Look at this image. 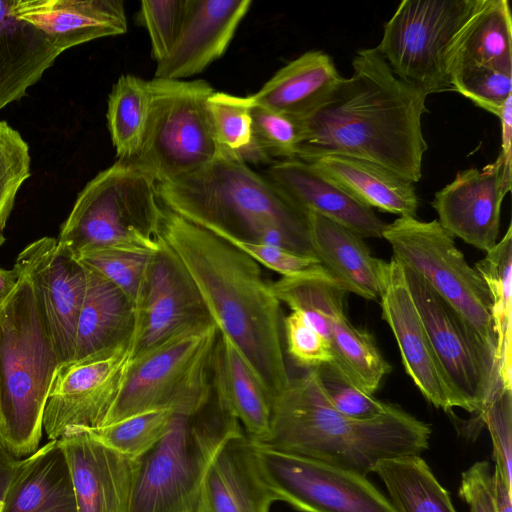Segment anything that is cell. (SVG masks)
Wrapping results in <instances>:
<instances>
[{
  "mask_svg": "<svg viewBox=\"0 0 512 512\" xmlns=\"http://www.w3.org/2000/svg\"><path fill=\"white\" fill-rule=\"evenodd\" d=\"M352 69L323 106L300 119L296 159L352 157L416 184L428 149L421 123L428 95L398 77L376 48L358 50Z\"/></svg>",
  "mask_w": 512,
  "mask_h": 512,
  "instance_id": "obj_1",
  "label": "cell"
},
{
  "mask_svg": "<svg viewBox=\"0 0 512 512\" xmlns=\"http://www.w3.org/2000/svg\"><path fill=\"white\" fill-rule=\"evenodd\" d=\"M158 236L181 260L219 333L238 349L272 401L290 377L282 345L280 301L260 265L164 205Z\"/></svg>",
  "mask_w": 512,
  "mask_h": 512,
  "instance_id": "obj_2",
  "label": "cell"
},
{
  "mask_svg": "<svg viewBox=\"0 0 512 512\" xmlns=\"http://www.w3.org/2000/svg\"><path fill=\"white\" fill-rule=\"evenodd\" d=\"M431 432L428 423L393 404L370 419L342 414L311 368L290 378L272 399L270 433L263 444L367 476L381 461L421 456Z\"/></svg>",
  "mask_w": 512,
  "mask_h": 512,
  "instance_id": "obj_3",
  "label": "cell"
},
{
  "mask_svg": "<svg viewBox=\"0 0 512 512\" xmlns=\"http://www.w3.org/2000/svg\"><path fill=\"white\" fill-rule=\"evenodd\" d=\"M157 190L165 207L219 237L269 244L285 231L311 247L307 216L230 152L221 150L192 174L157 183Z\"/></svg>",
  "mask_w": 512,
  "mask_h": 512,
  "instance_id": "obj_4",
  "label": "cell"
},
{
  "mask_svg": "<svg viewBox=\"0 0 512 512\" xmlns=\"http://www.w3.org/2000/svg\"><path fill=\"white\" fill-rule=\"evenodd\" d=\"M21 273L0 306V445L18 459L39 448L44 409L59 367L32 283Z\"/></svg>",
  "mask_w": 512,
  "mask_h": 512,
  "instance_id": "obj_5",
  "label": "cell"
},
{
  "mask_svg": "<svg viewBox=\"0 0 512 512\" xmlns=\"http://www.w3.org/2000/svg\"><path fill=\"white\" fill-rule=\"evenodd\" d=\"M242 431L214 395L193 414L174 413L164 436L135 460L129 512H202L208 467L221 445Z\"/></svg>",
  "mask_w": 512,
  "mask_h": 512,
  "instance_id": "obj_6",
  "label": "cell"
},
{
  "mask_svg": "<svg viewBox=\"0 0 512 512\" xmlns=\"http://www.w3.org/2000/svg\"><path fill=\"white\" fill-rule=\"evenodd\" d=\"M162 215L156 179L118 159L80 191L57 240L74 255L94 248L150 253L158 247Z\"/></svg>",
  "mask_w": 512,
  "mask_h": 512,
  "instance_id": "obj_7",
  "label": "cell"
},
{
  "mask_svg": "<svg viewBox=\"0 0 512 512\" xmlns=\"http://www.w3.org/2000/svg\"><path fill=\"white\" fill-rule=\"evenodd\" d=\"M487 0H403L375 47L391 70L427 95L451 90L459 51Z\"/></svg>",
  "mask_w": 512,
  "mask_h": 512,
  "instance_id": "obj_8",
  "label": "cell"
},
{
  "mask_svg": "<svg viewBox=\"0 0 512 512\" xmlns=\"http://www.w3.org/2000/svg\"><path fill=\"white\" fill-rule=\"evenodd\" d=\"M218 335L212 324L132 358L102 426L153 410L190 415L202 409L213 396L211 361Z\"/></svg>",
  "mask_w": 512,
  "mask_h": 512,
  "instance_id": "obj_9",
  "label": "cell"
},
{
  "mask_svg": "<svg viewBox=\"0 0 512 512\" xmlns=\"http://www.w3.org/2000/svg\"><path fill=\"white\" fill-rule=\"evenodd\" d=\"M151 104L144 138L130 161L157 183L192 174L219 154L208 100L215 92L205 80L149 81Z\"/></svg>",
  "mask_w": 512,
  "mask_h": 512,
  "instance_id": "obj_10",
  "label": "cell"
},
{
  "mask_svg": "<svg viewBox=\"0 0 512 512\" xmlns=\"http://www.w3.org/2000/svg\"><path fill=\"white\" fill-rule=\"evenodd\" d=\"M382 238L389 242L392 256L421 276L450 306L495 363L489 290L454 237L438 220L398 217L386 225Z\"/></svg>",
  "mask_w": 512,
  "mask_h": 512,
  "instance_id": "obj_11",
  "label": "cell"
},
{
  "mask_svg": "<svg viewBox=\"0 0 512 512\" xmlns=\"http://www.w3.org/2000/svg\"><path fill=\"white\" fill-rule=\"evenodd\" d=\"M269 284L280 302L299 312L329 343L332 365L358 388L373 395L392 368L373 335L348 320L345 289L323 267Z\"/></svg>",
  "mask_w": 512,
  "mask_h": 512,
  "instance_id": "obj_12",
  "label": "cell"
},
{
  "mask_svg": "<svg viewBox=\"0 0 512 512\" xmlns=\"http://www.w3.org/2000/svg\"><path fill=\"white\" fill-rule=\"evenodd\" d=\"M252 443L260 472L277 500L298 511L397 512L365 475Z\"/></svg>",
  "mask_w": 512,
  "mask_h": 512,
  "instance_id": "obj_13",
  "label": "cell"
},
{
  "mask_svg": "<svg viewBox=\"0 0 512 512\" xmlns=\"http://www.w3.org/2000/svg\"><path fill=\"white\" fill-rule=\"evenodd\" d=\"M403 266L433 352L459 408L478 416L499 383L494 360L428 283Z\"/></svg>",
  "mask_w": 512,
  "mask_h": 512,
  "instance_id": "obj_14",
  "label": "cell"
},
{
  "mask_svg": "<svg viewBox=\"0 0 512 512\" xmlns=\"http://www.w3.org/2000/svg\"><path fill=\"white\" fill-rule=\"evenodd\" d=\"M157 237L158 247L150 254L135 307L132 358L180 333L214 324L189 272Z\"/></svg>",
  "mask_w": 512,
  "mask_h": 512,
  "instance_id": "obj_15",
  "label": "cell"
},
{
  "mask_svg": "<svg viewBox=\"0 0 512 512\" xmlns=\"http://www.w3.org/2000/svg\"><path fill=\"white\" fill-rule=\"evenodd\" d=\"M130 341L58 367L43 414L50 440L70 429L102 426L132 360Z\"/></svg>",
  "mask_w": 512,
  "mask_h": 512,
  "instance_id": "obj_16",
  "label": "cell"
},
{
  "mask_svg": "<svg viewBox=\"0 0 512 512\" xmlns=\"http://www.w3.org/2000/svg\"><path fill=\"white\" fill-rule=\"evenodd\" d=\"M15 265L32 283L59 366L71 362L87 285L85 266L54 237H42L27 245Z\"/></svg>",
  "mask_w": 512,
  "mask_h": 512,
  "instance_id": "obj_17",
  "label": "cell"
},
{
  "mask_svg": "<svg viewBox=\"0 0 512 512\" xmlns=\"http://www.w3.org/2000/svg\"><path fill=\"white\" fill-rule=\"evenodd\" d=\"M382 318L390 327L407 374L435 408H459L433 352L423 321L408 286L403 264L389 261L385 288L380 297Z\"/></svg>",
  "mask_w": 512,
  "mask_h": 512,
  "instance_id": "obj_18",
  "label": "cell"
},
{
  "mask_svg": "<svg viewBox=\"0 0 512 512\" xmlns=\"http://www.w3.org/2000/svg\"><path fill=\"white\" fill-rule=\"evenodd\" d=\"M508 192L502 163L496 159L481 169L459 171L435 193L431 205L438 222L454 238L487 252L498 242L501 204Z\"/></svg>",
  "mask_w": 512,
  "mask_h": 512,
  "instance_id": "obj_19",
  "label": "cell"
},
{
  "mask_svg": "<svg viewBox=\"0 0 512 512\" xmlns=\"http://www.w3.org/2000/svg\"><path fill=\"white\" fill-rule=\"evenodd\" d=\"M58 440L69 463L78 512H129L135 460L84 429H70Z\"/></svg>",
  "mask_w": 512,
  "mask_h": 512,
  "instance_id": "obj_20",
  "label": "cell"
},
{
  "mask_svg": "<svg viewBox=\"0 0 512 512\" xmlns=\"http://www.w3.org/2000/svg\"><path fill=\"white\" fill-rule=\"evenodd\" d=\"M251 0H187L185 21L155 77L184 80L202 72L227 50Z\"/></svg>",
  "mask_w": 512,
  "mask_h": 512,
  "instance_id": "obj_21",
  "label": "cell"
},
{
  "mask_svg": "<svg viewBox=\"0 0 512 512\" xmlns=\"http://www.w3.org/2000/svg\"><path fill=\"white\" fill-rule=\"evenodd\" d=\"M265 176L303 214L323 215L362 238H382L387 223L311 163L298 159L277 160Z\"/></svg>",
  "mask_w": 512,
  "mask_h": 512,
  "instance_id": "obj_22",
  "label": "cell"
},
{
  "mask_svg": "<svg viewBox=\"0 0 512 512\" xmlns=\"http://www.w3.org/2000/svg\"><path fill=\"white\" fill-rule=\"evenodd\" d=\"M11 13L44 33L61 53L127 31L121 0H13Z\"/></svg>",
  "mask_w": 512,
  "mask_h": 512,
  "instance_id": "obj_23",
  "label": "cell"
},
{
  "mask_svg": "<svg viewBox=\"0 0 512 512\" xmlns=\"http://www.w3.org/2000/svg\"><path fill=\"white\" fill-rule=\"evenodd\" d=\"M275 494L265 482L252 440L242 431L229 437L205 475L202 512H269Z\"/></svg>",
  "mask_w": 512,
  "mask_h": 512,
  "instance_id": "obj_24",
  "label": "cell"
},
{
  "mask_svg": "<svg viewBox=\"0 0 512 512\" xmlns=\"http://www.w3.org/2000/svg\"><path fill=\"white\" fill-rule=\"evenodd\" d=\"M313 256L346 292L366 300L380 299L389 262L373 256L363 238L346 226L318 213H308Z\"/></svg>",
  "mask_w": 512,
  "mask_h": 512,
  "instance_id": "obj_25",
  "label": "cell"
},
{
  "mask_svg": "<svg viewBox=\"0 0 512 512\" xmlns=\"http://www.w3.org/2000/svg\"><path fill=\"white\" fill-rule=\"evenodd\" d=\"M1 512H78L69 463L58 439L21 459Z\"/></svg>",
  "mask_w": 512,
  "mask_h": 512,
  "instance_id": "obj_26",
  "label": "cell"
},
{
  "mask_svg": "<svg viewBox=\"0 0 512 512\" xmlns=\"http://www.w3.org/2000/svg\"><path fill=\"white\" fill-rule=\"evenodd\" d=\"M342 78L328 54L308 51L279 69L247 98L251 105L304 119L325 104Z\"/></svg>",
  "mask_w": 512,
  "mask_h": 512,
  "instance_id": "obj_27",
  "label": "cell"
},
{
  "mask_svg": "<svg viewBox=\"0 0 512 512\" xmlns=\"http://www.w3.org/2000/svg\"><path fill=\"white\" fill-rule=\"evenodd\" d=\"M211 382L216 401L250 439L264 443L270 433L271 400L238 349L220 333L211 361Z\"/></svg>",
  "mask_w": 512,
  "mask_h": 512,
  "instance_id": "obj_28",
  "label": "cell"
},
{
  "mask_svg": "<svg viewBox=\"0 0 512 512\" xmlns=\"http://www.w3.org/2000/svg\"><path fill=\"white\" fill-rule=\"evenodd\" d=\"M13 0H0V110L21 99L61 52L48 37L11 13Z\"/></svg>",
  "mask_w": 512,
  "mask_h": 512,
  "instance_id": "obj_29",
  "label": "cell"
},
{
  "mask_svg": "<svg viewBox=\"0 0 512 512\" xmlns=\"http://www.w3.org/2000/svg\"><path fill=\"white\" fill-rule=\"evenodd\" d=\"M319 172L370 208L416 218L415 183L370 161L325 156L311 163Z\"/></svg>",
  "mask_w": 512,
  "mask_h": 512,
  "instance_id": "obj_30",
  "label": "cell"
},
{
  "mask_svg": "<svg viewBox=\"0 0 512 512\" xmlns=\"http://www.w3.org/2000/svg\"><path fill=\"white\" fill-rule=\"evenodd\" d=\"M86 268L87 285L78 317L73 360L118 346L131 339L135 309L113 283Z\"/></svg>",
  "mask_w": 512,
  "mask_h": 512,
  "instance_id": "obj_31",
  "label": "cell"
},
{
  "mask_svg": "<svg viewBox=\"0 0 512 512\" xmlns=\"http://www.w3.org/2000/svg\"><path fill=\"white\" fill-rule=\"evenodd\" d=\"M491 299L495 368L503 388L512 389V226L474 267Z\"/></svg>",
  "mask_w": 512,
  "mask_h": 512,
  "instance_id": "obj_32",
  "label": "cell"
},
{
  "mask_svg": "<svg viewBox=\"0 0 512 512\" xmlns=\"http://www.w3.org/2000/svg\"><path fill=\"white\" fill-rule=\"evenodd\" d=\"M397 512H457L448 491L418 455L379 462L374 470Z\"/></svg>",
  "mask_w": 512,
  "mask_h": 512,
  "instance_id": "obj_33",
  "label": "cell"
},
{
  "mask_svg": "<svg viewBox=\"0 0 512 512\" xmlns=\"http://www.w3.org/2000/svg\"><path fill=\"white\" fill-rule=\"evenodd\" d=\"M150 83L121 75L108 97L107 125L118 159L132 160L139 152L150 113Z\"/></svg>",
  "mask_w": 512,
  "mask_h": 512,
  "instance_id": "obj_34",
  "label": "cell"
},
{
  "mask_svg": "<svg viewBox=\"0 0 512 512\" xmlns=\"http://www.w3.org/2000/svg\"><path fill=\"white\" fill-rule=\"evenodd\" d=\"M463 65L483 66L512 75V20L508 0H487L459 51L453 71Z\"/></svg>",
  "mask_w": 512,
  "mask_h": 512,
  "instance_id": "obj_35",
  "label": "cell"
},
{
  "mask_svg": "<svg viewBox=\"0 0 512 512\" xmlns=\"http://www.w3.org/2000/svg\"><path fill=\"white\" fill-rule=\"evenodd\" d=\"M208 107L221 150L236 155L247 164L269 162L256 146L247 96L215 91L208 100Z\"/></svg>",
  "mask_w": 512,
  "mask_h": 512,
  "instance_id": "obj_36",
  "label": "cell"
},
{
  "mask_svg": "<svg viewBox=\"0 0 512 512\" xmlns=\"http://www.w3.org/2000/svg\"><path fill=\"white\" fill-rule=\"evenodd\" d=\"M173 415L170 410H153L84 430L111 449L136 460L164 436Z\"/></svg>",
  "mask_w": 512,
  "mask_h": 512,
  "instance_id": "obj_37",
  "label": "cell"
},
{
  "mask_svg": "<svg viewBox=\"0 0 512 512\" xmlns=\"http://www.w3.org/2000/svg\"><path fill=\"white\" fill-rule=\"evenodd\" d=\"M152 252L117 248H94L78 253L76 258L111 283L136 307Z\"/></svg>",
  "mask_w": 512,
  "mask_h": 512,
  "instance_id": "obj_38",
  "label": "cell"
},
{
  "mask_svg": "<svg viewBox=\"0 0 512 512\" xmlns=\"http://www.w3.org/2000/svg\"><path fill=\"white\" fill-rule=\"evenodd\" d=\"M29 146L21 134L0 120V246L19 188L30 177Z\"/></svg>",
  "mask_w": 512,
  "mask_h": 512,
  "instance_id": "obj_39",
  "label": "cell"
},
{
  "mask_svg": "<svg viewBox=\"0 0 512 512\" xmlns=\"http://www.w3.org/2000/svg\"><path fill=\"white\" fill-rule=\"evenodd\" d=\"M250 107L255 143L263 156L272 163L273 159H296L302 138L300 119L260 106Z\"/></svg>",
  "mask_w": 512,
  "mask_h": 512,
  "instance_id": "obj_40",
  "label": "cell"
},
{
  "mask_svg": "<svg viewBox=\"0 0 512 512\" xmlns=\"http://www.w3.org/2000/svg\"><path fill=\"white\" fill-rule=\"evenodd\" d=\"M451 90L499 117L512 97V75L483 66L463 65L453 71Z\"/></svg>",
  "mask_w": 512,
  "mask_h": 512,
  "instance_id": "obj_41",
  "label": "cell"
},
{
  "mask_svg": "<svg viewBox=\"0 0 512 512\" xmlns=\"http://www.w3.org/2000/svg\"><path fill=\"white\" fill-rule=\"evenodd\" d=\"M321 388L331 405L355 419H370L385 413L391 406L349 381L334 365L315 367Z\"/></svg>",
  "mask_w": 512,
  "mask_h": 512,
  "instance_id": "obj_42",
  "label": "cell"
},
{
  "mask_svg": "<svg viewBox=\"0 0 512 512\" xmlns=\"http://www.w3.org/2000/svg\"><path fill=\"white\" fill-rule=\"evenodd\" d=\"M488 428L493 445L495 467L512 484V389H505L500 382L491 392L478 414Z\"/></svg>",
  "mask_w": 512,
  "mask_h": 512,
  "instance_id": "obj_43",
  "label": "cell"
},
{
  "mask_svg": "<svg viewBox=\"0 0 512 512\" xmlns=\"http://www.w3.org/2000/svg\"><path fill=\"white\" fill-rule=\"evenodd\" d=\"M187 12V0H144L140 15L150 41L153 58L164 60L181 33Z\"/></svg>",
  "mask_w": 512,
  "mask_h": 512,
  "instance_id": "obj_44",
  "label": "cell"
},
{
  "mask_svg": "<svg viewBox=\"0 0 512 512\" xmlns=\"http://www.w3.org/2000/svg\"><path fill=\"white\" fill-rule=\"evenodd\" d=\"M287 352L293 361L307 369L332 364L329 343L297 311L283 318Z\"/></svg>",
  "mask_w": 512,
  "mask_h": 512,
  "instance_id": "obj_45",
  "label": "cell"
},
{
  "mask_svg": "<svg viewBox=\"0 0 512 512\" xmlns=\"http://www.w3.org/2000/svg\"><path fill=\"white\" fill-rule=\"evenodd\" d=\"M223 239L244 252L259 265L279 273L281 277L295 276L322 267L319 260L313 256L234 237H223Z\"/></svg>",
  "mask_w": 512,
  "mask_h": 512,
  "instance_id": "obj_46",
  "label": "cell"
},
{
  "mask_svg": "<svg viewBox=\"0 0 512 512\" xmlns=\"http://www.w3.org/2000/svg\"><path fill=\"white\" fill-rule=\"evenodd\" d=\"M459 496L470 512H495L492 471L487 461H477L462 473Z\"/></svg>",
  "mask_w": 512,
  "mask_h": 512,
  "instance_id": "obj_47",
  "label": "cell"
},
{
  "mask_svg": "<svg viewBox=\"0 0 512 512\" xmlns=\"http://www.w3.org/2000/svg\"><path fill=\"white\" fill-rule=\"evenodd\" d=\"M493 501L495 512H512V484H509L500 470L494 467Z\"/></svg>",
  "mask_w": 512,
  "mask_h": 512,
  "instance_id": "obj_48",
  "label": "cell"
},
{
  "mask_svg": "<svg viewBox=\"0 0 512 512\" xmlns=\"http://www.w3.org/2000/svg\"><path fill=\"white\" fill-rule=\"evenodd\" d=\"M20 462L21 459L15 458L0 446V512L6 491Z\"/></svg>",
  "mask_w": 512,
  "mask_h": 512,
  "instance_id": "obj_49",
  "label": "cell"
},
{
  "mask_svg": "<svg viewBox=\"0 0 512 512\" xmlns=\"http://www.w3.org/2000/svg\"><path fill=\"white\" fill-rule=\"evenodd\" d=\"M21 274V270L16 265L12 269L0 267V306L16 288Z\"/></svg>",
  "mask_w": 512,
  "mask_h": 512,
  "instance_id": "obj_50",
  "label": "cell"
},
{
  "mask_svg": "<svg viewBox=\"0 0 512 512\" xmlns=\"http://www.w3.org/2000/svg\"><path fill=\"white\" fill-rule=\"evenodd\" d=\"M1 446V445H0Z\"/></svg>",
  "mask_w": 512,
  "mask_h": 512,
  "instance_id": "obj_51",
  "label": "cell"
}]
</instances>
